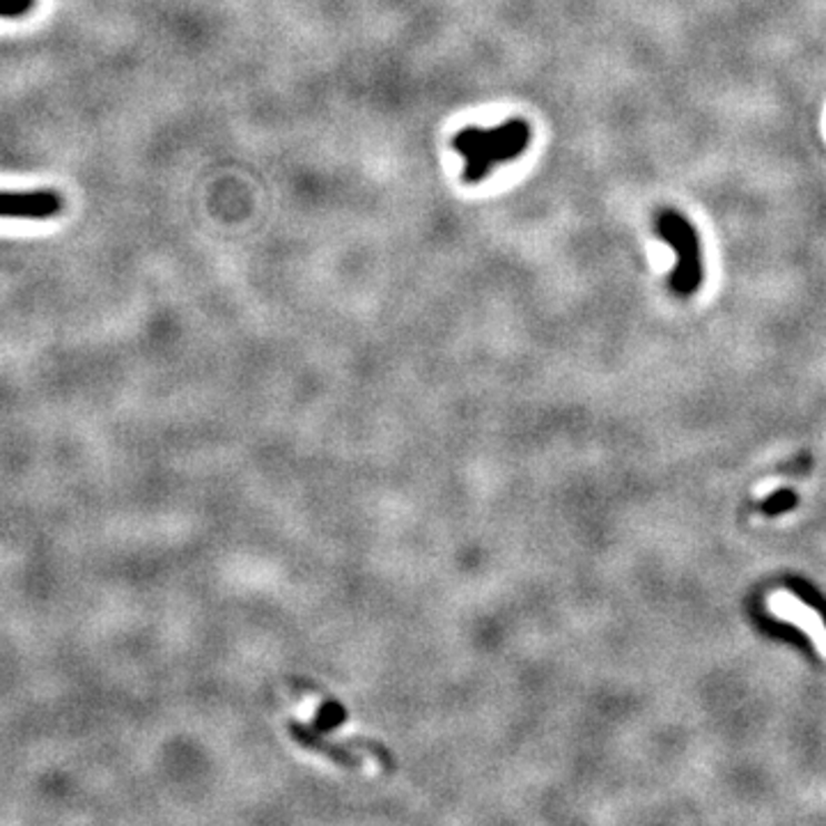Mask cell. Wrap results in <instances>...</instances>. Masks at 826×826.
Listing matches in <instances>:
<instances>
[{"instance_id": "obj_1", "label": "cell", "mask_w": 826, "mask_h": 826, "mask_svg": "<svg viewBox=\"0 0 826 826\" xmlns=\"http://www.w3.org/2000/svg\"><path fill=\"white\" fill-rule=\"evenodd\" d=\"M533 138V129L526 120L512 118L496 127H466L453 138V148L464 157L462 180L466 184H480L487 180L496 168L507 161L520 159Z\"/></svg>"}, {"instance_id": "obj_2", "label": "cell", "mask_w": 826, "mask_h": 826, "mask_svg": "<svg viewBox=\"0 0 826 826\" xmlns=\"http://www.w3.org/2000/svg\"><path fill=\"white\" fill-rule=\"evenodd\" d=\"M654 230L675 253V266L671 271L673 292L679 296H692L701 290L705 279L703 244L694 223L675 210H662L654 219Z\"/></svg>"}, {"instance_id": "obj_7", "label": "cell", "mask_w": 826, "mask_h": 826, "mask_svg": "<svg viewBox=\"0 0 826 826\" xmlns=\"http://www.w3.org/2000/svg\"><path fill=\"white\" fill-rule=\"evenodd\" d=\"M344 744H347V746H350L352 751H356V753L372 755L374 760H376L379 765H382L386 772H395V769H397V760H395L393 751L386 748L384 744H379V742H374V739H365V737H352V739H347Z\"/></svg>"}, {"instance_id": "obj_8", "label": "cell", "mask_w": 826, "mask_h": 826, "mask_svg": "<svg viewBox=\"0 0 826 826\" xmlns=\"http://www.w3.org/2000/svg\"><path fill=\"white\" fill-rule=\"evenodd\" d=\"M34 8V0H0V19H19Z\"/></svg>"}, {"instance_id": "obj_3", "label": "cell", "mask_w": 826, "mask_h": 826, "mask_svg": "<svg viewBox=\"0 0 826 826\" xmlns=\"http://www.w3.org/2000/svg\"><path fill=\"white\" fill-rule=\"evenodd\" d=\"M62 212L56 191H0V219L47 221Z\"/></svg>"}, {"instance_id": "obj_6", "label": "cell", "mask_w": 826, "mask_h": 826, "mask_svg": "<svg viewBox=\"0 0 826 826\" xmlns=\"http://www.w3.org/2000/svg\"><path fill=\"white\" fill-rule=\"evenodd\" d=\"M347 718H350V712L344 709V705L335 696L326 694L324 688H322V705L318 709L315 721L310 723V728L318 731V733H331V731L344 726V723H347Z\"/></svg>"}, {"instance_id": "obj_4", "label": "cell", "mask_w": 826, "mask_h": 826, "mask_svg": "<svg viewBox=\"0 0 826 826\" xmlns=\"http://www.w3.org/2000/svg\"><path fill=\"white\" fill-rule=\"evenodd\" d=\"M767 604L774 615L787 620V623H795L802 632H806L813 638L815 647L826 657V625L810 606H806L789 593H774Z\"/></svg>"}, {"instance_id": "obj_5", "label": "cell", "mask_w": 826, "mask_h": 826, "mask_svg": "<svg viewBox=\"0 0 826 826\" xmlns=\"http://www.w3.org/2000/svg\"><path fill=\"white\" fill-rule=\"evenodd\" d=\"M288 731H290L292 739H294L299 746H303V748H308V751H313V753H318V755L329 757L331 763H335V765H340V767H344V769H359V767L363 765V763H361V757H359V753L352 751L347 744H344V742H342V744L331 742V739H326L322 733H318V731H313L310 726H305V723L290 721V723H288Z\"/></svg>"}]
</instances>
